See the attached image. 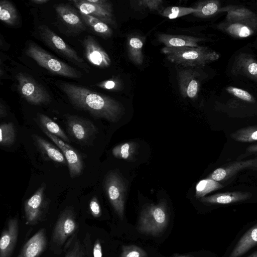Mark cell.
<instances>
[{
  "instance_id": "cell-23",
  "label": "cell",
  "mask_w": 257,
  "mask_h": 257,
  "mask_svg": "<svg viewBox=\"0 0 257 257\" xmlns=\"http://www.w3.org/2000/svg\"><path fill=\"white\" fill-rule=\"evenodd\" d=\"M144 40L139 36H134L127 39V54L130 60L135 64L141 65L144 61L143 47Z\"/></svg>"
},
{
  "instance_id": "cell-22",
  "label": "cell",
  "mask_w": 257,
  "mask_h": 257,
  "mask_svg": "<svg viewBox=\"0 0 257 257\" xmlns=\"http://www.w3.org/2000/svg\"><path fill=\"white\" fill-rule=\"evenodd\" d=\"M257 244V224L248 229L239 239L228 257H239Z\"/></svg>"
},
{
  "instance_id": "cell-3",
  "label": "cell",
  "mask_w": 257,
  "mask_h": 257,
  "mask_svg": "<svg viewBox=\"0 0 257 257\" xmlns=\"http://www.w3.org/2000/svg\"><path fill=\"white\" fill-rule=\"evenodd\" d=\"M162 52L169 61L185 67L203 65L213 59V53L200 47H165Z\"/></svg>"
},
{
  "instance_id": "cell-18",
  "label": "cell",
  "mask_w": 257,
  "mask_h": 257,
  "mask_svg": "<svg viewBox=\"0 0 257 257\" xmlns=\"http://www.w3.org/2000/svg\"><path fill=\"white\" fill-rule=\"evenodd\" d=\"M55 10L60 20L68 27L76 32L85 29L80 15L70 5L59 4L56 6Z\"/></svg>"
},
{
  "instance_id": "cell-45",
  "label": "cell",
  "mask_w": 257,
  "mask_h": 257,
  "mask_svg": "<svg viewBox=\"0 0 257 257\" xmlns=\"http://www.w3.org/2000/svg\"><path fill=\"white\" fill-rule=\"evenodd\" d=\"M248 257H257V251L255 252L254 253L252 254Z\"/></svg>"
},
{
  "instance_id": "cell-27",
  "label": "cell",
  "mask_w": 257,
  "mask_h": 257,
  "mask_svg": "<svg viewBox=\"0 0 257 257\" xmlns=\"http://www.w3.org/2000/svg\"><path fill=\"white\" fill-rule=\"evenodd\" d=\"M0 19L4 23L13 26L18 20V14L15 6L9 1L0 2Z\"/></svg>"
},
{
  "instance_id": "cell-41",
  "label": "cell",
  "mask_w": 257,
  "mask_h": 257,
  "mask_svg": "<svg viewBox=\"0 0 257 257\" xmlns=\"http://www.w3.org/2000/svg\"><path fill=\"white\" fill-rule=\"evenodd\" d=\"M93 257H102V248L99 239L96 240L93 248Z\"/></svg>"
},
{
  "instance_id": "cell-31",
  "label": "cell",
  "mask_w": 257,
  "mask_h": 257,
  "mask_svg": "<svg viewBox=\"0 0 257 257\" xmlns=\"http://www.w3.org/2000/svg\"><path fill=\"white\" fill-rule=\"evenodd\" d=\"M197 12L194 8L170 6L163 8L159 14L168 19H175Z\"/></svg>"
},
{
  "instance_id": "cell-19",
  "label": "cell",
  "mask_w": 257,
  "mask_h": 257,
  "mask_svg": "<svg viewBox=\"0 0 257 257\" xmlns=\"http://www.w3.org/2000/svg\"><path fill=\"white\" fill-rule=\"evenodd\" d=\"M252 194L247 191H231L218 193L200 199L204 203L216 204H229L249 199Z\"/></svg>"
},
{
  "instance_id": "cell-39",
  "label": "cell",
  "mask_w": 257,
  "mask_h": 257,
  "mask_svg": "<svg viewBox=\"0 0 257 257\" xmlns=\"http://www.w3.org/2000/svg\"><path fill=\"white\" fill-rule=\"evenodd\" d=\"M227 89L235 96L243 100L249 101L251 100V96L246 91L233 87H228Z\"/></svg>"
},
{
  "instance_id": "cell-37",
  "label": "cell",
  "mask_w": 257,
  "mask_h": 257,
  "mask_svg": "<svg viewBox=\"0 0 257 257\" xmlns=\"http://www.w3.org/2000/svg\"><path fill=\"white\" fill-rule=\"evenodd\" d=\"M97 87L107 90H117L119 88L120 83L115 78H111L103 81L96 85Z\"/></svg>"
},
{
  "instance_id": "cell-8",
  "label": "cell",
  "mask_w": 257,
  "mask_h": 257,
  "mask_svg": "<svg viewBox=\"0 0 257 257\" xmlns=\"http://www.w3.org/2000/svg\"><path fill=\"white\" fill-rule=\"evenodd\" d=\"M103 185L110 203L119 217L122 219L126 193L125 183L116 172L111 171L106 174Z\"/></svg>"
},
{
  "instance_id": "cell-25",
  "label": "cell",
  "mask_w": 257,
  "mask_h": 257,
  "mask_svg": "<svg viewBox=\"0 0 257 257\" xmlns=\"http://www.w3.org/2000/svg\"><path fill=\"white\" fill-rule=\"evenodd\" d=\"M37 120L42 130L57 137L64 142H69V139L61 127L49 117L42 113H38Z\"/></svg>"
},
{
  "instance_id": "cell-4",
  "label": "cell",
  "mask_w": 257,
  "mask_h": 257,
  "mask_svg": "<svg viewBox=\"0 0 257 257\" xmlns=\"http://www.w3.org/2000/svg\"><path fill=\"white\" fill-rule=\"evenodd\" d=\"M168 213L165 202L152 204L142 212L137 229L143 233L156 235L164 231L168 224Z\"/></svg>"
},
{
  "instance_id": "cell-30",
  "label": "cell",
  "mask_w": 257,
  "mask_h": 257,
  "mask_svg": "<svg viewBox=\"0 0 257 257\" xmlns=\"http://www.w3.org/2000/svg\"><path fill=\"white\" fill-rule=\"evenodd\" d=\"M137 146L134 142H126L120 144L112 150L113 155L118 159L132 160L136 154Z\"/></svg>"
},
{
  "instance_id": "cell-7",
  "label": "cell",
  "mask_w": 257,
  "mask_h": 257,
  "mask_svg": "<svg viewBox=\"0 0 257 257\" xmlns=\"http://www.w3.org/2000/svg\"><path fill=\"white\" fill-rule=\"evenodd\" d=\"M38 33L41 39L51 49L88 72L89 67L77 52L48 27L41 25L38 27Z\"/></svg>"
},
{
  "instance_id": "cell-20",
  "label": "cell",
  "mask_w": 257,
  "mask_h": 257,
  "mask_svg": "<svg viewBox=\"0 0 257 257\" xmlns=\"http://www.w3.org/2000/svg\"><path fill=\"white\" fill-rule=\"evenodd\" d=\"M32 138L37 148L45 159L57 163L66 164L67 161L64 154L58 147L37 135H33Z\"/></svg>"
},
{
  "instance_id": "cell-5",
  "label": "cell",
  "mask_w": 257,
  "mask_h": 257,
  "mask_svg": "<svg viewBox=\"0 0 257 257\" xmlns=\"http://www.w3.org/2000/svg\"><path fill=\"white\" fill-rule=\"evenodd\" d=\"M77 228L74 209L67 207L59 215L52 233L51 248L55 253H58L70 237L74 236Z\"/></svg>"
},
{
  "instance_id": "cell-29",
  "label": "cell",
  "mask_w": 257,
  "mask_h": 257,
  "mask_svg": "<svg viewBox=\"0 0 257 257\" xmlns=\"http://www.w3.org/2000/svg\"><path fill=\"white\" fill-rule=\"evenodd\" d=\"M224 186L213 179L206 178L200 180L196 186L195 194L198 198L205 197L207 194L220 189Z\"/></svg>"
},
{
  "instance_id": "cell-12",
  "label": "cell",
  "mask_w": 257,
  "mask_h": 257,
  "mask_svg": "<svg viewBox=\"0 0 257 257\" xmlns=\"http://www.w3.org/2000/svg\"><path fill=\"white\" fill-rule=\"evenodd\" d=\"M246 169L257 171V156L247 160L229 162L214 170L207 177L217 182L230 180L239 172Z\"/></svg>"
},
{
  "instance_id": "cell-1",
  "label": "cell",
  "mask_w": 257,
  "mask_h": 257,
  "mask_svg": "<svg viewBox=\"0 0 257 257\" xmlns=\"http://www.w3.org/2000/svg\"><path fill=\"white\" fill-rule=\"evenodd\" d=\"M59 86L74 107L87 111L94 117L113 122L124 112L122 104L109 96L70 83L62 82Z\"/></svg>"
},
{
  "instance_id": "cell-44",
  "label": "cell",
  "mask_w": 257,
  "mask_h": 257,
  "mask_svg": "<svg viewBox=\"0 0 257 257\" xmlns=\"http://www.w3.org/2000/svg\"><path fill=\"white\" fill-rule=\"evenodd\" d=\"M31 2L35 4L42 5L48 3L49 0H32Z\"/></svg>"
},
{
  "instance_id": "cell-35",
  "label": "cell",
  "mask_w": 257,
  "mask_h": 257,
  "mask_svg": "<svg viewBox=\"0 0 257 257\" xmlns=\"http://www.w3.org/2000/svg\"><path fill=\"white\" fill-rule=\"evenodd\" d=\"M64 257H85L84 250L78 239H76Z\"/></svg>"
},
{
  "instance_id": "cell-21",
  "label": "cell",
  "mask_w": 257,
  "mask_h": 257,
  "mask_svg": "<svg viewBox=\"0 0 257 257\" xmlns=\"http://www.w3.org/2000/svg\"><path fill=\"white\" fill-rule=\"evenodd\" d=\"M158 40L167 47H197L199 38L191 36L159 34Z\"/></svg>"
},
{
  "instance_id": "cell-9",
  "label": "cell",
  "mask_w": 257,
  "mask_h": 257,
  "mask_svg": "<svg viewBox=\"0 0 257 257\" xmlns=\"http://www.w3.org/2000/svg\"><path fill=\"white\" fill-rule=\"evenodd\" d=\"M79 12L94 17L114 28L117 24L111 3L107 0H73Z\"/></svg>"
},
{
  "instance_id": "cell-26",
  "label": "cell",
  "mask_w": 257,
  "mask_h": 257,
  "mask_svg": "<svg viewBox=\"0 0 257 257\" xmlns=\"http://www.w3.org/2000/svg\"><path fill=\"white\" fill-rule=\"evenodd\" d=\"M235 141L243 143L257 142V124L248 125L239 128L230 135Z\"/></svg>"
},
{
  "instance_id": "cell-17",
  "label": "cell",
  "mask_w": 257,
  "mask_h": 257,
  "mask_svg": "<svg viewBox=\"0 0 257 257\" xmlns=\"http://www.w3.org/2000/svg\"><path fill=\"white\" fill-rule=\"evenodd\" d=\"M47 246L46 230H38L24 245L18 257H39Z\"/></svg>"
},
{
  "instance_id": "cell-33",
  "label": "cell",
  "mask_w": 257,
  "mask_h": 257,
  "mask_svg": "<svg viewBox=\"0 0 257 257\" xmlns=\"http://www.w3.org/2000/svg\"><path fill=\"white\" fill-rule=\"evenodd\" d=\"M194 8L197 10V12L192 14L196 17H203L215 14L218 10V6L216 3L210 2L199 3L196 5Z\"/></svg>"
},
{
  "instance_id": "cell-2",
  "label": "cell",
  "mask_w": 257,
  "mask_h": 257,
  "mask_svg": "<svg viewBox=\"0 0 257 257\" xmlns=\"http://www.w3.org/2000/svg\"><path fill=\"white\" fill-rule=\"evenodd\" d=\"M26 54L39 66L53 74L71 78L82 77L79 71L51 55L34 42L28 44Z\"/></svg>"
},
{
  "instance_id": "cell-36",
  "label": "cell",
  "mask_w": 257,
  "mask_h": 257,
  "mask_svg": "<svg viewBox=\"0 0 257 257\" xmlns=\"http://www.w3.org/2000/svg\"><path fill=\"white\" fill-rule=\"evenodd\" d=\"M229 29L231 33L240 37H246L250 34V31L248 27L239 24L231 25Z\"/></svg>"
},
{
  "instance_id": "cell-42",
  "label": "cell",
  "mask_w": 257,
  "mask_h": 257,
  "mask_svg": "<svg viewBox=\"0 0 257 257\" xmlns=\"http://www.w3.org/2000/svg\"><path fill=\"white\" fill-rule=\"evenodd\" d=\"M248 69L250 74L253 75L257 74V64L255 63L250 64Z\"/></svg>"
},
{
  "instance_id": "cell-38",
  "label": "cell",
  "mask_w": 257,
  "mask_h": 257,
  "mask_svg": "<svg viewBox=\"0 0 257 257\" xmlns=\"http://www.w3.org/2000/svg\"><path fill=\"white\" fill-rule=\"evenodd\" d=\"M89 209L91 215L95 218H98L101 215V209L96 196H93L89 203Z\"/></svg>"
},
{
  "instance_id": "cell-6",
  "label": "cell",
  "mask_w": 257,
  "mask_h": 257,
  "mask_svg": "<svg viewBox=\"0 0 257 257\" xmlns=\"http://www.w3.org/2000/svg\"><path fill=\"white\" fill-rule=\"evenodd\" d=\"M17 89L22 97L35 105H47L52 100L47 90L28 74L18 73L15 76Z\"/></svg>"
},
{
  "instance_id": "cell-24",
  "label": "cell",
  "mask_w": 257,
  "mask_h": 257,
  "mask_svg": "<svg viewBox=\"0 0 257 257\" xmlns=\"http://www.w3.org/2000/svg\"><path fill=\"white\" fill-rule=\"evenodd\" d=\"M79 14L84 23L97 34L104 38H108L111 36L112 31L108 25L89 15L81 12H79Z\"/></svg>"
},
{
  "instance_id": "cell-40",
  "label": "cell",
  "mask_w": 257,
  "mask_h": 257,
  "mask_svg": "<svg viewBox=\"0 0 257 257\" xmlns=\"http://www.w3.org/2000/svg\"><path fill=\"white\" fill-rule=\"evenodd\" d=\"M245 153L244 154L240 155L237 159V160L242 159L249 155L257 153V144H252L248 146L245 150Z\"/></svg>"
},
{
  "instance_id": "cell-10",
  "label": "cell",
  "mask_w": 257,
  "mask_h": 257,
  "mask_svg": "<svg viewBox=\"0 0 257 257\" xmlns=\"http://www.w3.org/2000/svg\"><path fill=\"white\" fill-rule=\"evenodd\" d=\"M66 125L69 136L76 142L83 145L92 142L98 132L93 122L76 115H67Z\"/></svg>"
},
{
  "instance_id": "cell-32",
  "label": "cell",
  "mask_w": 257,
  "mask_h": 257,
  "mask_svg": "<svg viewBox=\"0 0 257 257\" xmlns=\"http://www.w3.org/2000/svg\"><path fill=\"white\" fill-rule=\"evenodd\" d=\"M164 2L161 0H137L131 1L132 7L136 11H157L159 13L163 9Z\"/></svg>"
},
{
  "instance_id": "cell-15",
  "label": "cell",
  "mask_w": 257,
  "mask_h": 257,
  "mask_svg": "<svg viewBox=\"0 0 257 257\" xmlns=\"http://www.w3.org/2000/svg\"><path fill=\"white\" fill-rule=\"evenodd\" d=\"M19 233L17 217L10 219L2 232L0 239V257H11L15 249Z\"/></svg>"
},
{
  "instance_id": "cell-43",
  "label": "cell",
  "mask_w": 257,
  "mask_h": 257,
  "mask_svg": "<svg viewBox=\"0 0 257 257\" xmlns=\"http://www.w3.org/2000/svg\"><path fill=\"white\" fill-rule=\"evenodd\" d=\"M7 111L6 109V107L5 105L2 103V102L0 103V117L3 118L5 117L7 115Z\"/></svg>"
},
{
  "instance_id": "cell-14",
  "label": "cell",
  "mask_w": 257,
  "mask_h": 257,
  "mask_svg": "<svg viewBox=\"0 0 257 257\" xmlns=\"http://www.w3.org/2000/svg\"><path fill=\"white\" fill-rule=\"evenodd\" d=\"M85 55L87 60L99 68H107L111 64V60L106 52L91 36H87L83 41Z\"/></svg>"
},
{
  "instance_id": "cell-16",
  "label": "cell",
  "mask_w": 257,
  "mask_h": 257,
  "mask_svg": "<svg viewBox=\"0 0 257 257\" xmlns=\"http://www.w3.org/2000/svg\"><path fill=\"white\" fill-rule=\"evenodd\" d=\"M179 90L184 97L194 98L199 90V83L195 72L191 69H181L177 71Z\"/></svg>"
},
{
  "instance_id": "cell-28",
  "label": "cell",
  "mask_w": 257,
  "mask_h": 257,
  "mask_svg": "<svg viewBox=\"0 0 257 257\" xmlns=\"http://www.w3.org/2000/svg\"><path fill=\"white\" fill-rule=\"evenodd\" d=\"M16 131L13 122H4L0 125V145L9 147L13 145L16 140Z\"/></svg>"
},
{
  "instance_id": "cell-11",
  "label": "cell",
  "mask_w": 257,
  "mask_h": 257,
  "mask_svg": "<svg viewBox=\"0 0 257 257\" xmlns=\"http://www.w3.org/2000/svg\"><path fill=\"white\" fill-rule=\"evenodd\" d=\"M46 184H42L24 204L27 223L35 225L44 220L48 210L49 202L45 196Z\"/></svg>"
},
{
  "instance_id": "cell-13",
  "label": "cell",
  "mask_w": 257,
  "mask_h": 257,
  "mask_svg": "<svg viewBox=\"0 0 257 257\" xmlns=\"http://www.w3.org/2000/svg\"><path fill=\"white\" fill-rule=\"evenodd\" d=\"M43 131L64 154L68 166L70 177L74 178L80 175L83 169V162L79 153L57 137L45 130H43Z\"/></svg>"
},
{
  "instance_id": "cell-46",
  "label": "cell",
  "mask_w": 257,
  "mask_h": 257,
  "mask_svg": "<svg viewBox=\"0 0 257 257\" xmlns=\"http://www.w3.org/2000/svg\"><path fill=\"white\" fill-rule=\"evenodd\" d=\"M177 257H193V256L190 255H181V256H177Z\"/></svg>"
},
{
  "instance_id": "cell-34",
  "label": "cell",
  "mask_w": 257,
  "mask_h": 257,
  "mask_svg": "<svg viewBox=\"0 0 257 257\" xmlns=\"http://www.w3.org/2000/svg\"><path fill=\"white\" fill-rule=\"evenodd\" d=\"M120 257H147V253L142 248L135 245H124Z\"/></svg>"
}]
</instances>
